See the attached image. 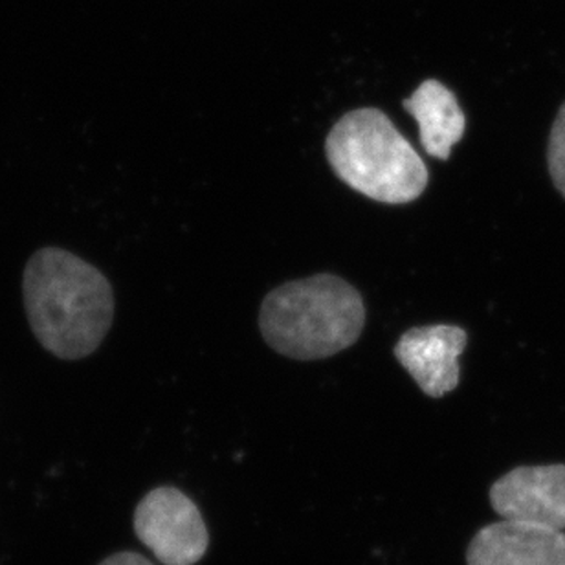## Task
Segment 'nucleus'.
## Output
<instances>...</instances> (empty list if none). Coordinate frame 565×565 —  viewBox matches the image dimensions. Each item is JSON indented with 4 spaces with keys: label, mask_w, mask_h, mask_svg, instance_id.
<instances>
[{
    "label": "nucleus",
    "mask_w": 565,
    "mask_h": 565,
    "mask_svg": "<svg viewBox=\"0 0 565 565\" xmlns=\"http://www.w3.org/2000/svg\"><path fill=\"white\" fill-rule=\"evenodd\" d=\"M547 160H550L551 177H553L556 190L565 196V104L558 110L555 126L551 131Z\"/></svg>",
    "instance_id": "obj_9"
},
{
    "label": "nucleus",
    "mask_w": 565,
    "mask_h": 565,
    "mask_svg": "<svg viewBox=\"0 0 565 565\" xmlns=\"http://www.w3.org/2000/svg\"><path fill=\"white\" fill-rule=\"evenodd\" d=\"M490 503L505 522L565 529V465L520 467L498 479Z\"/></svg>",
    "instance_id": "obj_5"
},
{
    "label": "nucleus",
    "mask_w": 565,
    "mask_h": 565,
    "mask_svg": "<svg viewBox=\"0 0 565 565\" xmlns=\"http://www.w3.org/2000/svg\"><path fill=\"white\" fill-rule=\"evenodd\" d=\"M467 342L461 327H415L401 337L395 356L428 397L440 398L459 386V356Z\"/></svg>",
    "instance_id": "obj_6"
},
{
    "label": "nucleus",
    "mask_w": 565,
    "mask_h": 565,
    "mask_svg": "<svg viewBox=\"0 0 565 565\" xmlns=\"http://www.w3.org/2000/svg\"><path fill=\"white\" fill-rule=\"evenodd\" d=\"M468 565H565V533L525 523H490L468 547Z\"/></svg>",
    "instance_id": "obj_7"
},
{
    "label": "nucleus",
    "mask_w": 565,
    "mask_h": 565,
    "mask_svg": "<svg viewBox=\"0 0 565 565\" xmlns=\"http://www.w3.org/2000/svg\"><path fill=\"white\" fill-rule=\"evenodd\" d=\"M22 296L33 334L61 360L90 356L115 320L109 279L82 257L55 246L30 257Z\"/></svg>",
    "instance_id": "obj_1"
},
{
    "label": "nucleus",
    "mask_w": 565,
    "mask_h": 565,
    "mask_svg": "<svg viewBox=\"0 0 565 565\" xmlns=\"http://www.w3.org/2000/svg\"><path fill=\"white\" fill-rule=\"evenodd\" d=\"M327 160L343 184L371 201L408 204L423 195L428 169L382 110H351L326 140Z\"/></svg>",
    "instance_id": "obj_3"
},
{
    "label": "nucleus",
    "mask_w": 565,
    "mask_h": 565,
    "mask_svg": "<svg viewBox=\"0 0 565 565\" xmlns=\"http://www.w3.org/2000/svg\"><path fill=\"white\" fill-rule=\"evenodd\" d=\"M364 326V299L351 282L332 274L274 288L259 315L265 342L294 360H321L342 353L356 343Z\"/></svg>",
    "instance_id": "obj_2"
},
{
    "label": "nucleus",
    "mask_w": 565,
    "mask_h": 565,
    "mask_svg": "<svg viewBox=\"0 0 565 565\" xmlns=\"http://www.w3.org/2000/svg\"><path fill=\"white\" fill-rule=\"evenodd\" d=\"M135 531L163 565H195L210 544L201 511L174 487H158L138 503Z\"/></svg>",
    "instance_id": "obj_4"
},
{
    "label": "nucleus",
    "mask_w": 565,
    "mask_h": 565,
    "mask_svg": "<svg viewBox=\"0 0 565 565\" xmlns=\"http://www.w3.org/2000/svg\"><path fill=\"white\" fill-rule=\"evenodd\" d=\"M404 109L419 124L420 143L429 157L448 160L451 147L461 141L467 120L456 94L437 79H426L404 99Z\"/></svg>",
    "instance_id": "obj_8"
},
{
    "label": "nucleus",
    "mask_w": 565,
    "mask_h": 565,
    "mask_svg": "<svg viewBox=\"0 0 565 565\" xmlns=\"http://www.w3.org/2000/svg\"><path fill=\"white\" fill-rule=\"evenodd\" d=\"M99 565H152L151 562L147 561L146 556L138 555V553H118L102 562Z\"/></svg>",
    "instance_id": "obj_10"
}]
</instances>
